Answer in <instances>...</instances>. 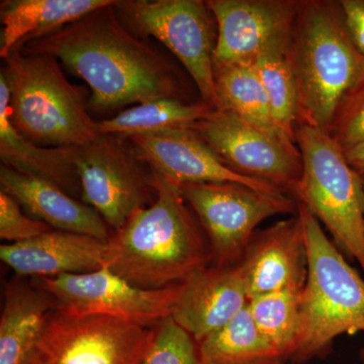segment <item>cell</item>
Masks as SVG:
<instances>
[{
    "label": "cell",
    "instance_id": "cell-25",
    "mask_svg": "<svg viewBox=\"0 0 364 364\" xmlns=\"http://www.w3.org/2000/svg\"><path fill=\"white\" fill-rule=\"evenodd\" d=\"M291 37L277 41L260 52L252 66L267 90L275 123L296 143L299 124V93L289 58Z\"/></svg>",
    "mask_w": 364,
    "mask_h": 364
},
{
    "label": "cell",
    "instance_id": "cell-24",
    "mask_svg": "<svg viewBox=\"0 0 364 364\" xmlns=\"http://www.w3.org/2000/svg\"><path fill=\"white\" fill-rule=\"evenodd\" d=\"M213 111L203 102H186L171 98L153 100L119 112L111 119L98 122V130L105 135L130 138L169 129L189 128Z\"/></svg>",
    "mask_w": 364,
    "mask_h": 364
},
{
    "label": "cell",
    "instance_id": "cell-27",
    "mask_svg": "<svg viewBox=\"0 0 364 364\" xmlns=\"http://www.w3.org/2000/svg\"><path fill=\"white\" fill-rule=\"evenodd\" d=\"M144 364H200L195 339L168 317L155 327V337Z\"/></svg>",
    "mask_w": 364,
    "mask_h": 364
},
{
    "label": "cell",
    "instance_id": "cell-16",
    "mask_svg": "<svg viewBox=\"0 0 364 364\" xmlns=\"http://www.w3.org/2000/svg\"><path fill=\"white\" fill-rule=\"evenodd\" d=\"M248 301L239 267L212 264L182 282L170 317L200 343L224 327Z\"/></svg>",
    "mask_w": 364,
    "mask_h": 364
},
{
    "label": "cell",
    "instance_id": "cell-32",
    "mask_svg": "<svg viewBox=\"0 0 364 364\" xmlns=\"http://www.w3.org/2000/svg\"><path fill=\"white\" fill-rule=\"evenodd\" d=\"M359 360H360V364H364V348L359 351Z\"/></svg>",
    "mask_w": 364,
    "mask_h": 364
},
{
    "label": "cell",
    "instance_id": "cell-33",
    "mask_svg": "<svg viewBox=\"0 0 364 364\" xmlns=\"http://www.w3.org/2000/svg\"><path fill=\"white\" fill-rule=\"evenodd\" d=\"M363 179H364V177H363Z\"/></svg>",
    "mask_w": 364,
    "mask_h": 364
},
{
    "label": "cell",
    "instance_id": "cell-28",
    "mask_svg": "<svg viewBox=\"0 0 364 364\" xmlns=\"http://www.w3.org/2000/svg\"><path fill=\"white\" fill-rule=\"evenodd\" d=\"M330 136L344 152L364 143V80L340 105Z\"/></svg>",
    "mask_w": 364,
    "mask_h": 364
},
{
    "label": "cell",
    "instance_id": "cell-26",
    "mask_svg": "<svg viewBox=\"0 0 364 364\" xmlns=\"http://www.w3.org/2000/svg\"><path fill=\"white\" fill-rule=\"evenodd\" d=\"M303 291H280L249 299L248 309L261 334L284 356L291 359L301 331Z\"/></svg>",
    "mask_w": 364,
    "mask_h": 364
},
{
    "label": "cell",
    "instance_id": "cell-21",
    "mask_svg": "<svg viewBox=\"0 0 364 364\" xmlns=\"http://www.w3.org/2000/svg\"><path fill=\"white\" fill-rule=\"evenodd\" d=\"M57 308L54 296L37 284L20 279L7 282L0 318V364H21Z\"/></svg>",
    "mask_w": 364,
    "mask_h": 364
},
{
    "label": "cell",
    "instance_id": "cell-8",
    "mask_svg": "<svg viewBox=\"0 0 364 364\" xmlns=\"http://www.w3.org/2000/svg\"><path fill=\"white\" fill-rule=\"evenodd\" d=\"M181 189L205 232L215 267L238 264L261 222L298 213L291 196L263 193L236 182L184 183Z\"/></svg>",
    "mask_w": 364,
    "mask_h": 364
},
{
    "label": "cell",
    "instance_id": "cell-7",
    "mask_svg": "<svg viewBox=\"0 0 364 364\" xmlns=\"http://www.w3.org/2000/svg\"><path fill=\"white\" fill-rule=\"evenodd\" d=\"M119 20L141 38L153 37L169 50L193 79L200 100L218 109L214 80L217 23L203 0H117Z\"/></svg>",
    "mask_w": 364,
    "mask_h": 364
},
{
    "label": "cell",
    "instance_id": "cell-13",
    "mask_svg": "<svg viewBox=\"0 0 364 364\" xmlns=\"http://www.w3.org/2000/svg\"><path fill=\"white\" fill-rule=\"evenodd\" d=\"M215 23V64L254 60L268 46L291 36L299 0H208Z\"/></svg>",
    "mask_w": 364,
    "mask_h": 364
},
{
    "label": "cell",
    "instance_id": "cell-1",
    "mask_svg": "<svg viewBox=\"0 0 364 364\" xmlns=\"http://www.w3.org/2000/svg\"><path fill=\"white\" fill-rule=\"evenodd\" d=\"M100 7L18 51L47 54L61 61L91 90L98 112L171 98L191 102L182 72L161 50L132 33L114 6Z\"/></svg>",
    "mask_w": 364,
    "mask_h": 364
},
{
    "label": "cell",
    "instance_id": "cell-6",
    "mask_svg": "<svg viewBox=\"0 0 364 364\" xmlns=\"http://www.w3.org/2000/svg\"><path fill=\"white\" fill-rule=\"evenodd\" d=\"M303 174L294 200L327 228L337 248L364 274V179L330 134L306 124L296 129Z\"/></svg>",
    "mask_w": 364,
    "mask_h": 364
},
{
    "label": "cell",
    "instance_id": "cell-3",
    "mask_svg": "<svg viewBox=\"0 0 364 364\" xmlns=\"http://www.w3.org/2000/svg\"><path fill=\"white\" fill-rule=\"evenodd\" d=\"M289 58L299 124L330 134L340 105L364 80V55L348 32L340 1L299 0Z\"/></svg>",
    "mask_w": 364,
    "mask_h": 364
},
{
    "label": "cell",
    "instance_id": "cell-20",
    "mask_svg": "<svg viewBox=\"0 0 364 364\" xmlns=\"http://www.w3.org/2000/svg\"><path fill=\"white\" fill-rule=\"evenodd\" d=\"M116 0H2L0 56L6 59L26 43L55 32Z\"/></svg>",
    "mask_w": 364,
    "mask_h": 364
},
{
    "label": "cell",
    "instance_id": "cell-5",
    "mask_svg": "<svg viewBox=\"0 0 364 364\" xmlns=\"http://www.w3.org/2000/svg\"><path fill=\"white\" fill-rule=\"evenodd\" d=\"M4 61L9 117L23 138L42 147H81L100 135L82 92L69 82L58 59L14 51Z\"/></svg>",
    "mask_w": 364,
    "mask_h": 364
},
{
    "label": "cell",
    "instance_id": "cell-18",
    "mask_svg": "<svg viewBox=\"0 0 364 364\" xmlns=\"http://www.w3.org/2000/svg\"><path fill=\"white\" fill-rule=\"evenodd\" d=\"M0 186L31 217L53 229L88 235L102 240H109L112 236L109 225L95 208L79 202L50 182L1 164Z\"/></svg>",
    "mask_w": 364,
    "mask_h": 364
},
{
    "label": "cell",
    "instance_id": "cell-29",
    "mask_svg": "<svg viewBox=\"0 0 364 364\" xmlns=\"http://www.w3.org/2000/svg\"><path fill=\"white\" fill-rule=\"evenodd\" d=\"M53 231L44 222L21 213L20 203L4 191H0V238L9 244L30 240Z\"/></svg>",
    "mask_w": 364,
    "mask_h": 364
},
{
    "label": "cell",
    "instance_id": "cell-23",
    "mask_svg": "<svg viewBox=\"0 0 364 364\" xmlns=\"http://www.w3.org/2000/svg\"><path fill=\"white\" fill-rule=\"evenodd\" d=\"M198 346L200 364H282L286 361L256 327L248 305Z\"/></svg>",
    "mask_w": 364,
    "mask_h": 364
},
{
    "label": "cell",
    "instance_id": "cell-30",
    "mask_svg": "<svg viewBox=\"0 0 364 364\" xmlns=\"http://www.w3.org/2000/svg\"><path fill=\"white\" fill-rule=\"evenodd\" d=\"M340 6L352 40L364 55V0H340Z\"/></svg>",
    "mask_w": 364,
    "mask_h": 364
},
{
    "label": "cell",
    "instance_id": "cell-11",
    "mask_svg": "<svg viewBox=\"0 0 364 364\" xmlns=\"http://www.w3.org/2000/svg\"><path fill=\"white\" fill-rule=\"evenodd\" d=\"M191 128L232 171L274 186L294 200L303 161L293 141L260 130L220 109H213Z\"/></svg>",
    "mask_w": 364,
    "mask_h": 364
},
{
    "label": "cell",
    "instance_id": "cell-2",
    "mask_svg": "<svg viewBox=\"0 0 364 364\" xmlns=\"http://www.w3.org/2000/svg\"><path fill=\"white\" fill-rule=\"evenodd\" d=\"M156 200L112 234L107 267L133 286L162 289L210 267L212 252L181 186L153 170Z\"/></svg>",
    "mask_w": 364,
    "mask_h": 364
},
{
    "label": "cell",
    "instance_id": "cell-4",
    "mask_svg": "<svg viewBox=\"0 0 364 364\" xmlns=\"http://www.w3.org/2000/svg\"><path fill=\"white\" fill-rule=\"evenodd\" d=\"M308 247L296 363L323 358L341 335L364 332V279L329 240L315 215L296 202Z\"/></svg>",
    "mask_w": 364,
    "mask_h": 364
},
{
    "label": "cell",
    "instance_id": "cell-14",
    "mask_svg": "<svg viewBox=\"0 0 364 364\" xmlns=\"http://www.w3.org/2000/svg\"><path fill=\"white\" fill-rule=\"evenodd\" d=\"M237 267L248 299L280 291H304L308 279V247L298 213L256 231Z\"/></svg>",
    "mask_w": 364,
    "mask_h": 364
},
{
    "label": "cell",
    "instance_id": "cell-15",
    "mask_svg": "<svg viewBox=\"0 0 364 364\" xmlns=\"http://www.w3.org/2000/svg\"><path fill=\"white\" fill-rule=\"evenodd\" d=\"M127 139L135 146L151 168L179 186L203 182H236L272 195L284 193L269 184L232 171L191 127Z\"/></svg>",
    "mask_w": 364,
    "mask_h": 364
},
{
    "label": "cell",
    "instance_id": "cell-10",
    "mask_svg": "<svg viewBox=\"0 0 364 364\" xmlns=\"http://www.w3.org/2000/svg\"><path fill=\"white\" fill-rule=\"evenodd\" d=\"M81 200L119 231L139 208L156 200L153 169L127 138L100 134L78 147Z\"/></svg>",
    "mask_w": 364,
    "mask_h": 364
},
{
    "label": "cell",
    "instance_id": "cell-31",
    "mask_svg": "<svg viewBox=\"0 0 364 364\" xmlns=\"http://www.w3.org/2000/svg\"><path fill=\"white\" fill-rule=\"evenodd\" d=\"M344 153L352 168L355 170L359 176L364 177V143Z\"/></svg>",
    "mask_w": 364,
    "mask_h": 364
},
{
    "label": "cell",
    "instance_id": "cell-12",
    "mask_svg": "<svg viewBox=\"0 0 364 364\" xmlns=\"http://www.w3.org/2000/svg\"><path fill=\"white\" fill-rule=\"evenodd\" d=\"M38 287L52 294L58 310L74 317L107 316L146 328L171 316L181 284L162 289L133 286L107 267L95 272L40 279Z\"/></svg>",
    "mask_w": 364,
    "mask_h": 364
},
{
    "label": "cell",
    "instance_id": "cell-9",
    "mask_svg": "<svg viewBox=\"0 0 364 364\" xmlns=\"http://www.w3.org/2000/svg\"><path fill=\"white\" fill-rule=\"evenodd\" d=\"M154 337L155 328L57 309L21 364H144Z\"/></svg>",
    "mask_w": 364,
    "mask_h": 364
},
{
    "label": "cell",
    "instance_id": "cell-17",
    "mask_svg": "<svg viewBox=\"0 0 364 364\" xmlns=\"http://www.w3.org/2000/svg\"><path fill=\"white\" fill-rule=\"evenodd\" d=\"M111 242L53 230L23 242L0 246V258L20 277L50 279L107 267Z\"/></svg>",
    "mask_w": 364,
    "mask_h": 364
},
{
    "label": "cell",
    "instance_id": "cell-22",
    "mask_svg": "<svg viewBox=\"0 0 364 364\" xmlns=\"http://www.w3.org/2000/svg\"><path fill=\"white\" fill-rule=\"evenodd\" d=\"M214 80L218 109L260 130L287 138L275 123L267 90L252 65L215 64Z\"/></svg>",
    "mask_w": 364,
    "mask_h": 364
},
{
    "label": "cell",
    "instance_id": "cell-19",
    "mask_svg": "<svg viewBox=\"0 0 364 364\" xmlns=\"http://www.w3.org/2000/svg\"><path fill=\"white\" fill-rule=\"evenodd\" d=\"M11 88L6 71L0 72V158L2 164L50 182L72 198L82 196L78 147H42L26 140L9 117Z\"/></svg>",
    "mask_w": 364,
    "mask_h": 364
}]
</instances>
